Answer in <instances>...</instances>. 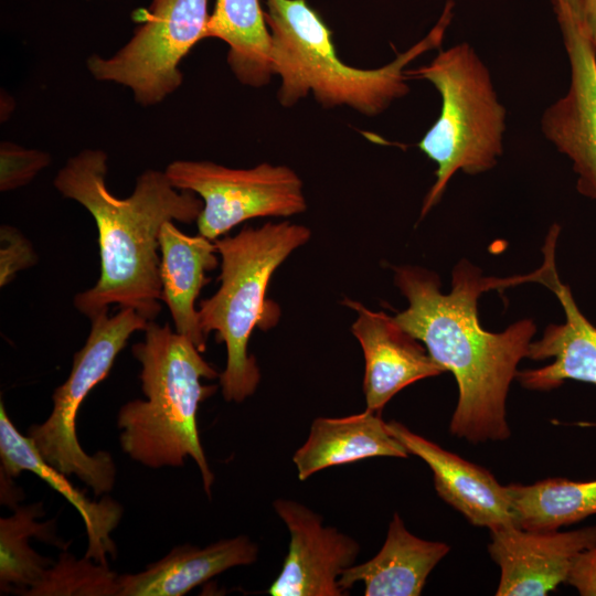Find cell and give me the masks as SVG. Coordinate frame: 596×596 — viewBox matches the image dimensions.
<instances>
[{
    "instance_id": "1",
    "label": "cell",
    "mask_w": 596,
    "mask_h": 596,
    "mask_svg": "<svg viewBox=\"0 0 596 596\" xmlns=\"http://www.w3.org/2000/svg\"><path fill=\"white\" fill-rule=\"evenodd\" d=\"M540 277L541 269L508 278L486 277L461 259L453 269L450 292L444 294L436 273L409 265L394 268L395 285L408 301V307L394 316L395 321L423 342L457 382L451 435L472 444L509 438L508 392L536 327L531 319H522L502 332L487 331L479 321L478 299L485 291L539 283Z\"/></svg>"
},
{
    "instance_id": "18",
    "label": "cell",
    "mask_w": 596,
    "mask_h": 596,
    "mask_svg": "<svg viewBox=\"0 0 596 596\" xmlns=\"http://www.w3.org/2000/svg\"><path fill=\"white\" fill-rule=\"evenodd\" d=\"M161 301L171 315L174 330L188 337L199 349H206L195 301L210 281L206 272L216 268L217 249L213 241L180 231L173 221L166 222L159 234Z\"/></svg>"
},
{
    "instance_id": "3",
    "label": "cell",
    "mask_w": 596,
    "mask_h": 596,
    "mask_svg": "<svg viewBox=\"0 0 596 596\" xmlns=\"http://www.w3.org/2000/svg\"><path fill=\"white\" fill-rule=\"evenodd\" d=\"M143 333L131 353L141 364L139 379L146 400H132L119 408L120 447L132 460L151 469L182 467L191 457L211 497L214 473L201 445L196 414L200 403L219 387L204 385L201 380L219 379L221 373L169 323L149 321Z\"/></svg>"
},
{
    "instance_id": "13",
    "label": "cell",
    "mask_w": 596,
    "mask_h": 596,
    "mask_svg": "<svg viewBox=\"0 0 596 596\" xmlns=\"http://www.w3.org/2000/svg\"><path fill=\"white\" fill-rule=\"evenodd\" d=\"M555 248L556 243L552 241L543 247L540 284L555 294L565 320L549 324L539 340L531 341L526 358L553 361L542 368L518 371L515 379L528 390L550 391L566 380L596 385V326L581 311L571 288L561 281Z\"/></svg>"
},
{
    "instance_id": "22",
    "label": "cell",
    "mask_w": 596,
    "mask_h": 596,
    "mask_svg": "<svg viewBox=\"0 0 596 596\" xmlns=\"http://www.w3.org/2000/svg\"><path fill=\"white\" fill-rule=\"evenodd\" d=\"M45 511L42 502L19 505L10 517L0 519V592L24 595L38 584L54 561L36 553L29 540L55 545L67 544L56 535L55 521L38 522Z\"/></svg>"
},
{
    "instance_id": "21",
    "label": "cell",
    "mask_w": 596,
    "mask_h": 596,
    "mask_svg": "<svg viewBox=\"0 0 596 596\" xmlns=\"http://www.w3.org/2000/svg\"><path fill=\"white\" fill-rule=\"evenodd\" d=\"M228 45L227 63L244 85H266L274 75L270 66V33L260 0H216L204 39Z\"/></svg>"
},
{
    "instance_id": "10",
    "label": "cell",
    "mask_w": 596,
    "mask_h": 596,
    "mask_svg": "<svg viewBox=\"0 0 596 596\" xmlns=\"http://www.w3.org/2000/svg\"><path fill=\"white\" fill-rule=\"evenodd\" d=\"M570 62L567 93L543 113L544 137L565 155L577 191L596 200V50L564 0H552Z\"/></svg>"
},
{
    "instance_id": "6",
    "label": "cell",
    "mask_w": 596,
    "mask_h": 596,
    "mask_svg": "<svg viewBox=\"0 0 596 596\" xmlns=\"http://www.w3.org/2000/svg\"><path fill=\"white\" fill-rule=\"evenodd\" d=\"M406 74L429 82L441 99L438 118L417 143L437 164L436 180L422 205L423 219L441 200L457 171L475 175L498 163L507 110L488 67L467 42L440 50L427 65Z\"/></svg>"
},
{
    "instance_id": "23",
    "label": "cell",
    "mask_w": 596,
    "mask_h": 596,
    "mask_svg": "<svg viewBox=\"0 0 596 596\" xmlns=\"http://www.w3.org/2000/svg\"><path fill=\"white\" fill-rule=\"evenodd\" d=\"M505 488L514 523L524 530H558L596 514V480L546 478Z\"/></svg>"
},
{
    "instance_id": "2",
    "label": "cell",
    "mask_w": 596,
    "mask_h": 596,
    "mask_svg": "<svg viewBox=\"0 0 596 596\" xmlns=\"http://www.w3.org/2000/svg\"><path fill=\"white\" fill-rule=\"evenodd\" d=\"M107 159L103 150L84 149L67 159L53 181L64 198L91 213L98 232L99 277L74 296V307L91 319L118 305L155 321L161 311V227L168 221H196L203 201L152 169L137 177L129 196L117 198L106 185Z\"/></svg>"
},
{
    "instance_id": "28",
    "label": "cell",
    "mask_w": 596,
    "mask_h": 596,
    "mask_svg": "<svg viewBox=\"0 0 596 596\" xmlns=\"http://www.w3.org/2000/svg\"><path fill=\"white\" fill-rule=\"evenodd\" d=\"M582 32L596 50V0H564Z\"/></svg>"
},
{
    "instance_id": "19",
    "label": "cell",
    "mask_w": 596,
    "mask_h": 596,
    "mask_svg": "<svg viewBox=\"0 0 596 596\" xmlns=\"http://www.w3.org/2000/svg\"><path fill=\"white\" fill-rule=\"evenodd\" d=\"M449 550L450 546L444 542L427 541L412 534L395 512L379 553L347 568L339 584L348 593L361 582L365 596H418L428 575Z\"/></svg>"
},
{
    "instance_id": "4",
    "label": "cell",
    "mask_w": 596,
    "mask_h": 596,
    "mask_svg": "<svg viewBox=\"0 0 596 596\" xmlns=\"http://www.w3.org/2000/svg\"><path fill=\"white\" fill-rule=\"evenodd\" d=\"M270 33V66L281 79L279 103L291 106L312 93L324 107L345 105L369 116L384 111L405 96L406 66L441 45L453 20L448 0L428 34L379 68H358L337 55L332 31L307 0H264Z\"/></svg>"
},
{
    "instance_id": "8",
    "label": "cell",
    "mask_w": 596,
    "mask_h": 596,
    "mask_svg": "<svg viewBox=\"0 0 596 596\" xmlns=\"http://www.w3.org/2000/svg\"><path fill=\"white\" fill-rule=\"evenodd\" d=\"M209 0H152L146 20L111 56L91 55V75L100 82L128 87L137 104L153 106L183 82L179 66L190 50L204 40Z\"/></svg>"
},
{
    "instance_id": "27",
    "label": "cell",
    "mask_w": 596,
    "mask_h": 596,
    "mask_svg": "<svg viewBox=\"0 0 596 596\" xmlns=\"http://www.w3.org/2000/svg\"><path fill=\"white\" fill-rule=\"evenodd\" d=\"M566 583L582 596H596V546L577 555Z\"/></svg>"
},
{
    "instance_id": "11",
    "label": "cell",
    "mask_w": 596,
    "mask_h": 596,
    "mask_svg": "<svg viewBox=\"0 0 596 596\" xmlns=\"http://www.w3.org/2000/svg\"><path fill=\"white\" fill-rule=\"evenodd\" d=\"M273 507L289 532L288 553L276 579L267 589L272 596H343L339 579L354 565L360 544L305 504L276 499Z\"/></svg>"
},
{
    "instance_id": "14",
    "label": "cell",
    "mask_w": 596,
    "mask_h": 596,
    "mask_svg": "<svg viewBox=\"0 0 596 596\" xmlns=\"http://www.w3.org/2000/svg\"><path fill=\"white\" fill-rule=\"evenodd\" d=\"M344 304L356 312L351 331L364 355L365 409L381 413L401 390L446 372L394 317L383 311H372L352 300Z\"/></svg>"
},
{
    "instance_id": "16",
    "label": "cell",
    "mask_w": 596,
    "mask_h": 596,
    "mask_svg": "<svg viewBox=\"0 0 596 596\" xmlns=\"http://www.w3.org/2000/svg\"><path fill=\"white\" fill-rule=\"evenodd\" d=\"M0 461L1 475L19 477L30 471L60 492L79 513L84 521L88 547L86 557L108 565V557L115 558L116 545L111 532L123 517V507L107 494L100 501H91L73 486L68 476L60 471L39 454L28 435H22L8 416L3 402H0Z\"/></svg>"
},
{
    "instance_id": "26",
    "label": "cell",
    "mask_w": 596,
    "mask_h": 596,
    "mask_svg": "<svg viewBox=\"0 0 596 596\" xmlns=\"http://www.w3.org/2000/svg\"><path fill=\"white\" fill-rule=\"evenodd\" d=\"M38 262L31 242L15 227L0 228V286L11 283L15 275Z\"/></svg>"
},
{
    "instance_id": "15",
    "label": "cell",
    "mask_w": 596,
    "mask_h": 596,
    "mask_svg": "<svg viewBox=\"0 0 596 596\" xmlns=\"http://www.w3.org/2000/svg\"><path fill=\"white\" fill-rule=\"evenodd\" d=\"M387 426L409 454L428 465L438 496L471 524L490 531L515 525L507 488L490 471L415 434L400 422L391 421Z\"/></svg>"
},
{
    "instance_id": "24",
    "label": "cell",
    "mask_w": 596,
    "mask_h": 596,
    "mask_svg": "<svg viewBox=\"0 0 596 596\" xmlns=\"http://www.w3.org/2000/svg\"><path fill=\"white\" fill-rule=\"evenodd\" d=\"M118 575L94 560L63 550L26 596H118Z\"/></svg>"
},
{
    "instance_id": "17",
    "label": "cell",
    "mask_w": 596,
    "mask_h": 596,
    "mask_svg": "<svg viewBox=\"0 0 596 596\" xmlns=\"http://www.w3.org/2000/svg\"><path fill=\"white\" fill-rule=\"evenodd\" d=\"M258 546L246 535L204 547L184 544L134 574L118 575V596H182L235 566L256 562Z\"/></svg>"
},
{
    "instance_id": "9",
    "label": "cell",
    "mask_w": 596,
    "mask_h": 596,
    "mask_svg": "<svg viewBox=\"0 0 596 596\" xmlns=\"http://www.w3.org/2000/svg\"><path fill=\"white\" fill-rule=\"evenodd\" d=\"M164 172L174 188L201 196L198 231L213 242L249 219L286 217L307 209L302 181L286 166L264 162L232 169L212 161L175 160Z\"/></svg>"
},
{
    "instance_id": "7",
    "label": "cell",
    "mask_w": 596,
    "mask_h": 596,
    "mask_svg": "<svg viewBox=\"0 0 596 596\" xmlns=\"http://www.w3.org/2000/svg\"><path fill=\"white\" fill-rule=\"evenodd\" d=\"M85 344L73 356L66 381L52 395L53 408L41 424H33L26 435L46 462L67 476L75 475L96 497L109 493L116 480V465L110 453L87 454L78 443L76 417L88 393L110 372L129 338L143 331L148 320L131 308L114 315L103 311L91 318Z\"/></svg>"
},
{
    "instance_id": "12",
    "label": "cell",
    "mask_w": 596,
    "mask_h": 596,
    "mask_svg": "<svg viewBox=\"0 0 596 596\" xmlns=\"http://www.w3.org/2000/svg\"><path fill=\"white\" fill-rule=\"evenodd\" d=\"M596 546V525L561 532L509 525L491 531L488 551L500 567L497 596H544L566 583L579 553Z\"/></svg>"
},
{
    "instance_id": "29",
    "label": "cell",
    "mask_w": 596,
    "mask_h": 596,
    "mask_svg": "<svg viewBox=\"0 0 596 596\" xmlns=\"http://www.w3.org/2000/svg\"><path fill=\"white\" fill-rule=\"evenodd\" d=\"M1 504L8 505L13 510L19 507L18 502L23 498L21 489L15 487L13 478L1 475Z\"/></svg>"
},
{
    "instance_id": "20",
    "label": "cell",
    "mask_w": 596,
    "mask_h": 596,
    "mask_svg": "<svg viewBox=\"0 0 596 596\" xmlns=\"http://www.w3.org/2000/svg\"><path fill=\"white\" fill-rule=\"evenodd\" d=\"M380 414L365 409L344 417L316 418L308 438L292 456L299 480L332 466L372 457H408Z\"/></svg>"
},
{
    "instance_id": "25",
    "label": "cell",
    "mask_w": 596,
    "mask_h": 596,
    "mask_svg": "<svg viewBox=\"0 0 596 596\" xmlns=\"http://www.w3.org/2000/svg\"><path fill=\"white\" fill-rule=\"evenodd\" d=\"M51 155L11 141L0 143V191L9 192L29 184L51 164Z\"/></svg>"
},
{
    "instance_id": "5",
    "label": "cell",
    "mask_w": 596,
    "mask_h": 596,
    "mask_svg": "<svg viewBox=\"0 0 596 596\" xmlns=\"http://www.w3.org/2000/svg\"><path fill=\"white\" fill-rule=\"evenodd\" d=\"M310 236L308 227L283 221L245 226L234 236L214 241L221 256V285L200 301L198 311L203 333L215 332L217 342L226 347V365L219 380L227 402L241 403L256 391L260 372L248 353V342L255 327L269 326L268 284L281 263Z\"/></svg>"
},
{
    "instance_id": "30",
    "label": "cell",
    "mask_w": 596,
    "mask_h": 596,
    "mask_svg": "<svg viewBox=\"0 0 596 596\" xmlns=\"http://www.w3.org/2000/svg\"><path fill=\"white\" fill-rule=\"evenodd\" d=\"M86 1H89V0H86Z\"/></svg>"
}]
</instances>
